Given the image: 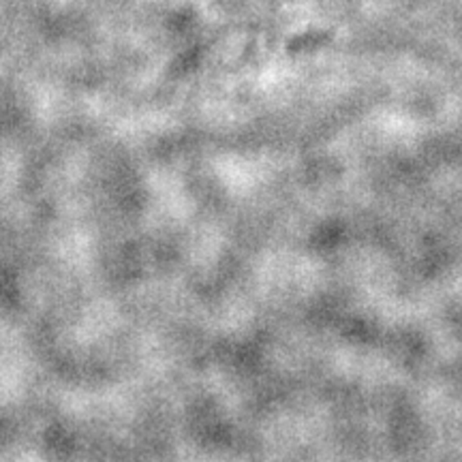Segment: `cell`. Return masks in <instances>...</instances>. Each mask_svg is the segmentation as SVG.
I'll list each match as a JSON object with an SVG mask.
<instances>
[]
</instances>
